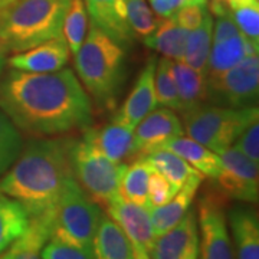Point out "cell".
I'll use <instances>...</instances> for the list:
<instances>
[{
  "mask_svg": "<svg viewBox=\"0 0 259 259\" xmlns=\"http://www.w3.org/2000/svg\"><path fill=\"white\" fill-rule=\"evenodd\" d=\"M0 110L25 133L49 137L87 128L93 105L69 68L55 72L12 69L0 82Z\"/></svg>",
  "mask_w": 259,
  "mask_h": 259,
  "instance_id": "obj_1",
  "label": "cell"
},
{
  "mask_svg": "<svg viewBox=\"0 0 259 259\" xmlns=\"http://www.w3.org/2000/svg\"><path fill=\"white\" fill-rule=\"evenodd\" d=\"M71 176L68 141L40 139L32 141L0 179V192L18 200L29 218L49 216Z\"/></svg>",
  "mask_w": 259,
  "mask_h": 259,
  "instance_id": "obj_2",
  "label": "cell"
},
{
  "mask_svg": "<svg viewBox=\"0 0 259 259\" xmlns=\"http://www.w3.org/2000/svg\"><path fill=\"white\" fill-rule=\"evenodd\" d=\"M69 0H12L0 8V42L19 54L62 36Z\"/></svg>",
  "mask_w": 259,
  "mask_h": 259,
  "instance_id": "obj_3",
  "label": "cell"
},
{
  "mask_svg": "<svg viewBox=\"0 0 259 259\" xmlns=\"http://www.w3.org/2000/svg\"><path fill=\"white\" fill-rule=\"evenodd\" d=\"M78 76L100 107L112 108L125 76V51L118 42L91 25L75 54Z\"/></svg>",
  "mask_w": 259,
  "mask_h": 259,
  "instance_id": "obj_4",
  "label": "cell"
},
{
  "mask_svg": "<svg viewBox=\"0 0 259 259\" xmlns=\"http://www.w3.org/2000/svg\"><path fill=\"white\" fill-rule=\"evenodd\" d=\"M101 218L98 203L87 194L74 176L68 177L52 212L51 239L93 250Z\"/></svg>",
  "mask_w": 259,
  "mask_h": 259,
  "instance_id": "obj_5",
  "label": "cell"
},
{
  "mask_svg": "<svg viewBox=\"0 0 259 259\" xmlns=\"http://www.w3.org/2000/svg\"><path fill=\"white\" fill-rule=\"evenodd\" d=\"M185 133L204 147L219 154L232 147L248 127L250 121L259 117L258 107L229 108L213 104H200L192 110L182 112Z\"/></svg>",
  "mask_w": 259,
  "mask_h": 259,
  "instance_id": "obj_6",
  "label": "cell"
},
{
  "mask_svg": "<svg viewBox=\"0 0 259 259\" xmlns=\"http://www.w3.org/2000/svg\"><path fill=\"white\" fill-rule=\"evenodd\" d=\"M68 158L75 180L94 202L107 204L120 193L121 179L127 166L108 160L85 136L68 141Z\"/></svg>",
  "mask_w": 259,
  "mask_h": 259,
  "instance_id": "obj_7",
  "label": "cell"
},
{
  "mask_svg": "<svg viewBox=\"0 0 259 259\" xmlns=\"http://www.w3.org/2000/svg\"><path fill=\"white\" fill-rule=\"evenodd\" d=\"M259 95V58L249 55L222 74L206 76V101L219 107H255Z\"/></svg>",
  "mask_w": 259,
  "mask_h": 259,
  "instance_id": "obj_8",
  "label": "cell"
},
{
  "mask_svg": "<svg viewBox=\"0 0 259 259\" xmlns=\"http://www.w3.org/2000/svg\"><path fill=\"white\" fill-rule=\"evenodd\" d=\"M199 259H235L223 200L216 192H204L197 206Z\"/></svg>",
  "mask_w": 259,
  "mask_h": 259,
  "instance_id": "obj_9",
  "label": "cell"
},
{
  "mask_svg": "<svg viewBox=\"0 0 259 259\" xmlns=\"http://www.w3.org/2000/svg\"><path fill=\"white\" fill-rule=\"evenodd\" d=\"M219 157L222 168L214 179L219 190L235 200L255 203L259 193L258 164L233 146L219 153Z\"/></svg>",
  "mask_w": 259,
  "mask_h": 259,
  "instance_id": "obj_10",
  "label": "cell"
},
{
  "mask_svg": "<svg viewBox=\"0 0 259 259\" xmlns=\"http://www.w3.org/2000/svg\"><path fill=\"white\" fill-rule=\"evenodd\" d=\"M185 134L183 124L176 112L166 107L154 108L140 121L133 131L134 154L146 157L163 150L168 141Z\"/></svg>",
  "mask_w": 259,
  "mask_h": 259,
  "instance_id": "obj_11",
  "label": "cell"
},
{
  "mask_svg": "<svg viewBox=\"0 0 259 259\" xmlns=\"http://www.w3.org/2000/svg\"><path fill=\"white\" fill-rule=\"evenodd\" d=\"M105 206L108 216L125 233L133 249L148 253L157 236L153 229L147 207L130 202L120 193L115 194Z\"/></svg>",
  "mask_w": 259,
  "mask_h": 259,
  "instance_id": "obj_12",
  "label": "cell"
},
{
  "mask_svg": "<svg viewBox=\"0 0 259 259\" xmlns=\"http://www.w3.org/2000/svg\"><path fill=\"white\" fill-rule=\"evenodd\" d=\"M151 259H199V225L196 209H189L175 228L156 238Z\"/></svg>",
  "mask_w": 259,
  "mask_h": 259,
  "instance_id": "obj_13",
  "label": "cell"
},
{
  "mask_svg": "<svg viewBox=\"0 0 259 259\" xmlns=\"http://www.w3.org/2000/svg\"><path fill=\"white\" fill-rule=\"evenodd\" d=\"M156 64H157V58L151 56L147 65L143 68L139 79L134 83L128 98L121 105L112 121L134 131L140 121L154 108H157V98L154 93Z\"/></svg>",
  "mask_w": 259,
  "mask_h": 259,
  "instance_id": "obj_14",
  "label": "cell"
},
{
  "mask_svg": "<svg viewBox=\"0 0 259 259\" xmlns=\"http://www.w3.org/2000/svg\"><path fill=\"white\" fill-rule=\"evenodd\" d=\"M69 47L65 40L64 35L49 39L28 51L15 54L8 59L10 68L25 71V72H55L65 68L69 59Z\"/></svg>",
  "mask_w": 259,
  "mask_h": 259,
  "instance_id": "obj_15",
  "label": "cell"
},
{
  "mask_svg": "<svg viewBox=\"0 0 259 259\" xmlns=\"http://www.w3.org/2000/svg\"><path fill=\"white\" fill-rule=\"evenodd\" d=\"M91 25L118 42L121 47H130L134 42V33L127 19L125 0H83Z\"/></svg>",
  "mask_w": 259,
  "mask_h": 259,
  "instance_id": "obj_16",
  "label": "cell"
},
{
  "mask_svg": "<svg viewBox=\"0 0 259 259\" xmlns=\"http://www.w3.org/2000/svg\"><path fill=\"white\" fill-rule=\"evenodd\" d=\"M203 177L202 173L197 171L194 176L187 180V183L177 192L176 196L170 202H167L163 206H158V207L148 209L156 236L166 233L167 231L175 228L177 223L182 221V218L192 207L196 193L203 182Z\"/></svg>",
  "mask_w": 259,
  "mask_h": 259,
  "instance_id": "obj_17",
  "label": "cell"
},
{
  "mask_svg": "<svg viewBox=\"0 0 259 259\" xmlns=\"http://www.w3.org/2000/svg\"><path fill=\"white\" fill-rule=\"evenodd\" d=\"M229 225L235 242V259H259L258 214L246 206L229 210Z\"/></svg>",
  "mask_w": 259,
  "mask_h": 259,
  "instance_id": "obj_18",
  "label": "cell"
},
{
  "mask_svg": "<svg viewBox=\"0 0 259 259\" xmlns=\"http://www.w3.org/2000/svg\"><path fill=\"white\" fill-rule=\"evenodd\" d=\"M258 48L259 45L250 42L241 32L223 40H212L204 76L222 74L239 64L246 56L258 55Z\"/></svg>",
  "mask_w": 259,
  "mask_h": 259,
  "instance_id": "obj_19",
  "label": "cell"
},
{
  "mask_svg": "<svg viewBox=\"0 0 259 259\" xmlns=\"http://www.w3.org/2000/svg\"><path fill=\"white\" fill-rule=\"evenodd\" d=\"M101 154L114 163H122L134 156L133 130L112 121L101 130H90L83 134Z\"/></svg>",
  "mask_w": 259,
  "mask_h": 259,
  "instance_id": "obj_20",
  "label": "cell"
},
{
  "mask_svg": "<svg viewBox=\"0 0 259 259\" xmlns=\"http://www.w3.org/2000/svg\"><path fill=\"white\" fill-rule=\"evenodd\" d=\"M95 259H134V249L125 233L110 216L102 214L93 243Z\"/></svg>",
  "mask_w": 259,
  "mask_h": 259,
  "instance_id": "obj_21",
  "label": "cell"
},
{
  "mask_svg": "<svg viewBox=\"0 0 259 259\" xmlns=\"http://www.w3.org/2000/svg\"><path fill=\"white\" fill-rule=\"evenodd\" d=\"M163 150H168L176 153L177 156L186 160L190 166L196 168L203 176L216 179L221 173L222 161L219 154L213 153L212 150L204 147L203 144L189 139V137H177V139L168 141Z\"/></svg>",
  "mask_w": 259,
  "mask_h": 259,
  "instance_id": "obj_22",
  "label": "cell"
},
{
  "mask_svg": "<svg viewBox=\"0 0 259 259\" xmlns=\"http://www.w3.org/2000/svg\"><path fill=\"white\" fill-rule=\"evenodd\" d=\"M187 35L189 30L182 28L175 18H168L158 23L156 30L143 42L146 47L154 49L164 58L171 61H183Z\"/></svg>",
  "mask_w": 259,
  "mask_h": 259,
  "instance_id": "obj_23",
  "label": "cell"
},
{
  "mask_svg": "<svg viewBox=\"0 0 259 259\" xmlns=\"http://www.w3.org/2000/svg\"><path fill=\"white\" fill-rule=\"evenodd\" d=\"M173 74L176 81L180 112L192 110L206 101V76L185 61H173Z\"/></svg>",
  "mask_w": 259,
  "mask_h": 259,
  "instance_id": "obj_24",
  "label": "cell"
},
{
  "mask_svg": "<svg viewBox=\"0 0 259 259\" xmlns=\"http://www.w3.org/2000/svg\"><path fill=\"white\" fill-rule=\"evenodd\" d=\"M29 214L18 200L0 192V253L26 232Z\"/></svg>",
  "mask_w": 259,
  "mask_h": 259,
  "instance_id": "obj_25",
  "label": "cell"
},
{
  "mask_svg": "<svg viewBox=\"0 0 259 259\" xmlns=\"http://www.w3.org/2000/svg\"><path fill=\"white\" fill-rule=\"evenodd\" d=\"M212 32H213V16L210 12L206 15L202 25L199 28L189 30L186 39L185 61L189 66L199 71L200 74L206 72L207 58L212 47Z\"/></svg>",
  "mask_w": 259,
  "mask_h": 259,
  "instance_id": "obj_26",
  "label": "cell"
},
{
  "mask_svg": "<svg viewBox=\"0 0 259 259\" xmlns=\"http://www.w3.org/2000/svg\"><path fill=\"white\" fill-rule=\"evenodd\" d=\"M153 168L161 173L177 192L187 183V180L197 173L186 160L168 150H158L143 157Z\"/></svg>",
  "mask_w": 259,
  "mask_h": 259,
  "instance_id": "obj_27",
  "label": "cell"
},
{
  "mask_svg": "<svg viewBox=\"0 0 259 259\" xmlns=\"http://www.w3.org/2000/svg\"><path fill=\"white\" fill-rule=\"evenodd\" d=\"M151 171L153 167L143 157L127 166L120 183L121 196L148 209V180Z\"/></svg>",
  "mask_w": 259,
  "mask_h": 259,
  "instance_id": "obj_28",
  "label": "cell"
},
{
  "mask_svg": "<svg viewBox=\"0 0 259 259\" xmlns=\"http://www.w3.org/2000/svg\"><path fill=\"white\" fill-rule=\"evenodd\" d=\"M154 93L157 98V105L170 108L173 111H180V101L173 74V61L164 56L160 58L156 64Z\"/></svg>",
  "mask_w": 259,
  "mask_h": 259,
  "instance_id": "obj_29",
  "label": "cell"
},
{
  "mask_svg": "<svg viewBox=\"0 0 259 259\" xmlns=\"http://www.w3.org/2000/svg\"><path fill=\"white\" fill-rule=\"evenodd\" d=\"M88 30V15L83 0H69L64 19V37L72 54L82 45Z\"/></svg>",
  "mask_w": 259,
  "mask_h": 259,
  "instance_id": "obj_30",
  "label": "cell"
},
{
  "mask_svg": "<svg viewBox=\"0 0 259 259\" xmlns=\"http://www.w3.org/2000/svg\"><path fill=\"white\" fill-rule=\"evenodd\" d=\"M22 136L18 127L0 110V176H3L22 153Z\"/></svg>",
  "mask_w": 259,
  "mask_h": 259,
  "instance_id": "obj_31",
  "label": "cell"
},
{
  "mask_svg": "<svg viewBox=\"0 0 259 259\" xmlns=\"http://www.w3.org/2000/svg\"><path fill=\"white\" fill-rule=\"evenodd\" d=\"M239 32L250 42L259 45V2L245 0L228 6Z\"/></svg>",
  "mask_w": 259,
  "mask_h": 259,
  "instance_id": "obj_32",
  "label": "cell"
},
{
  "mask_svg": "<svg viewBox=\"0 0 259 259\" xmlns=\"http://www.w3.org/2000/svg\"><path fill=\"white\" fill-rule=\"evenodd\" d=\"M127 19L134 36L146 39L158 26L157 19L154 18L146 0H125Z\"/></svg>",
  "mask_w": 259,
  "mask_h": 259,
  "instance_id": "obj_33",
  "label": "cell"
},
{
  "mask_svg": "<svg viewBox=\"0 0 259 259\" xmlns=\"http://www.w3.org/2000/svg\"><path fill=\"white\" fill-rule=\"evenodd\" d=\"M176 193L177 190L170 185L166 177L158 173L156 168H153L148 180V209L166 204L176 196Z\"/></svg>",
  "mask_w": 259,
  "mask_h": 259,
  "instance_id": "obj_34",
  "label": "cell"
},
{
  "mask_svg": "<svg viewBox=\"0 0 259 259\" xmlns=\"http://www.w3.org/2000/svg\"><path fill=\"white\" fill-rule=\"evenodd\" d=\"M42 259H95L93 250H85L64 242L49 239L40 250Z\"/></svg>",
  "mask_w": 259,
  "mask_h": 259,
  "instance_id": "obj_35",
  "label": "cell"
},
{
  "mask_svg": "<svg viewBox=\"0 0 259 259\" xmlns=\"http://www.w3.org/2000/svg\"><path fill=\"white\" fill-rule=\"evenodd\" d=\"M233 147L242 151L255 164H259V117L250 121L235 141Z\"/></svg>",
  "mask_w": 259,
  "mask_h": 259,
  "instance_id": "obj_36",
  "label": "cell"
},
{
  "mask_svg": "<svg viewBox=\"0 0 259 259\" xmlns=\"http://www.w3.org/2000/svg\"><path fill=\"white\" fill-rule=\"evenodd\" d=\"M209 13L207 6H202V5H185L182 9L177 12L175 18L177 23L185 28L186 30H193V29L199 28L206 18V15Z\"/></svg>",
  "mask_w": 259,
  "mask_h": 259,
  "instance_id": "obj_37",
  "label": "cell"
},
{
  "mask_svg": "<svg viewBox=\"0 0 259 259\" xmlns=\"http://www.w3.org/2000/svg\"><path fill=\"white\" fill-rule=\"evenodd\" d=\"M150 3L158 18L168 19L187 5V0H150Z\"/></svg>",
  "mask_w": 259,
  "mask_h": 259,
  "instance_id": "obj_38",
  "label": "cell"
},
{
  "mask_svg": "<svg viewBox=\"0 0 259 259\" xmlns=\"http://www.w3.org/2000/svg\"><path fill=\"white\" fill-rule=\"evenodd\" d=\"M8 51H6V48L3 47V44L0 42V76L3 74V69H5V65L8 62Z\"/></svg>",
  "mask_w": 259,
  "mask_h": 259,
  "instance_id": "obj_39",
  "label": "cell"
},
{
  "mask_svg": "<svg viewBox=\"0 0 259 259\" xmlns=\"http://www.w3.org/2000/svg\"><path fill=\"white\" fill-rule=\"evenodd\" d=\"M134 259H150L147 252H139V250H134Z\"/></svg>",
  "mask_w": 259,
  "mask_h": 259,
  "instance_id": "obj_40",
  "label": "cell"
},
{
  "mask_svg": "<svg viewBox=\"0 0 259 259\" xmlns=\"http://www.w3.org/2000/svg\"><path fill=\"white\" fill-rule=\"evenodd\" d=\"M209 0H187V5H202V6H207Z\"/></svg>",
  "mask_w": 259,
  "mask_h": 259,
  "instance_id": "obj_41",
  "label": "cell"
},
{
  "mask_svg": "<svg viewBox=\"0 0 259 259\" xmlns=\"http://www.w3.org/2000/svg\"><path fill=\"white\" fill-rule=\"evenodd\" d=\"M219 2L225 3L226 6H231V5H235V3H241V2H245V0H219Z\"/></svg>",
  "mask_w": 259,
  "mask_h": 259,
  "instance_id": "obj_42",
  "label": "cell"
},
{
  "mask_svg": "<svg viewBox=\"0 0 259 259\" xmlns=\"http://www.w3.org/2000/svg\"><path fill=\"white\" fill-rule=\"evenodd\" d=\"M12 0H0V8H3V6H6L8 3H10Z\"/></svg>",
  "mask_w": 259,
  "mask_h": 259,
  "instance_id": "obj_43",
  "label": "cell"
},
{
  "mask_svg": "<svg viewBox=\"0 0 259 259\" xmlns=\"http://www.w3.org/2000/svg\"><path fill=\"white\" fill-rule=\"evenodd\" d=\"M0 259H5V258H3V255H2V256H0Z\"/></svg>",
  "mask_w": 259,
  "mask_h": 259,
  "instance_id": "obj_44",
  "label": "cell"
}]
</instances>
